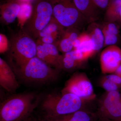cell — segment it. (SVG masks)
Returning a JSON list of instances; mask_svg holds the SVG:
<instances>
[{"label": "cell", "instance_id": "obj_24", "mask_svg": "<svg viewBox=\"0 0 121 121\" xmlns=\"http://www.w3.org/2000/svg\"><path fill=\"white\" fill-rule=\"evenodd\" d=\"M93 3L98 9L106 11L110 0H92Z\"/></svg>", "mask_w": 121, "mask_h": 121}, {"label": "cell", "instance_id": "obj_28", "mask_svg": "<svg viewBox=\"0 0 121 121\" xmlns=\"http://www.w3.org/2000/svg\"><path fill=\"white\" fill-rule=\"evenodd\" d=\"M24 121H40V120L39 121H37L36 119L29 117Z\"/></svg>", "mask_w": 121, "mask_h": 121}, {"label": "cell", "instance_id": "obj_20", "mask_svg": "<svg viewBox=\"0 0 121 121\" xmlns=\"http://www.w3.org/2000/svg\"><path fill=\"white\" fill-rule=\"evenodd\" d=\"M121 10V0H110L105 11V22H118Z\"/></svg>", "mask_w": 121, "mask_h": 121}, {"label": "cell", "instance_id": "obj_17", "mask_svg": "<svg viewBox=\"0 0 121 121\" xmlns=\"http://www.w3.org/2000/svg\"><path fill=\"white\" fill-rule=\"evenodd\" d=\"M76 7L85 17L87 23L95 22L98 18V9L92 0H73Z\"/></svg>", "mask_w": 121, "mask_h": 121}, {"label": "cell", "instance_id": "obj_19", "mask_svg": "<svg viewBox=\"0 0 121 121\" xmlns=\"http://www.w3.org/2000/svg\"><path fill=\"white\" fill-rule=\"evenodd\" d=\"M86 32L94 43L96 54L104 47V37L101 26L95 22L91 23L87 28Z\"/></svg>", "mask_w": 121, "mask_h": 121}, {"label": "cell", "instance_id": "obj_21", "mask_svg": "<svg viewBox=\"0 0 121 121\" xmlns=\"http://www.w3.org/2000/svg\"><path fill=\"white\" fill-rule=\"evenodd\" d=\"M99 86L104 89L106 92H110L119 90L121 89L118 86L106 78L105 76H102L99 80Z\"/></svg>", "mask_w": 121, "mask_h": 121}, {"label": "cell", "instance_id": "obj_7", "mask_svg": "<svg viewBox=\"0 0 121 121\" xmlns=\"http://www.w3.org/2000/svg\"><path fill=\"white\" fill-rule=\"evenodd\" d=\"M61 93H72L91 101L95 97L92 83L83 72L74 73L66 82Z\"/></svg>", "mask_w": 121, "mask_h": 121}, {"label": "cell", "instance_id": "obj_2", "mask_svg": "<svg viewBox=\"0 0 121 121\" xmlns=\"http://www.w3.org/2000/svg\"><path fill=\"white\" fill-rule=\"evenodd\" d=\"M89 101L72 93H50L43 99L41 108L44 117H56L90 109L85 107L86 103Z\"/></svg>", "mask_w": 121, "mask_h": 121}, {"label": "cell", "instance_id": "obj_26", "mask_svg": "<svg viewBox=\"0 0 121 121\" xmlns=\"http://www.w3.org/2000/svg\"><path fill=\"white\" fill-rule=\"evenodd\" d=\"M114 73L117 74L121 77V64L117 68V70Z\"/></svg>", "mask_w": 121, "mask_h": 121}, {"label": "cell", "instance_id": "obj_6", "mask_svg": "<svg viewBox=\"0 0 121 121\" xmlns=\"http://www.w3.org/2000/svg\"><path fill=\"white\" fill-rule=\"evenodd\" d=\"M52 5L53 16L65 28H74L80 30L87 23L73 0H49Z\"/></svg>", "mask_w": 121, "mask_h": 121}, {"label": "cell", "instance_id": "obj_12", "mask_svg": "<svg viewBox=\"0 0 121 121\" xmlns=\"http://www.w3.org/2000/svg\"><path fill=\"white\" fill-rule=\"evenodd\" d=\"M0 85L9 93H13L19 87L16 76L7 63L0 58Z\"/></svg>", "mask_w": 121, "mask_h": 121}, {"label": "cell", "instance_id": "obj_23", "mask_svg": "<svg viewBox=\"0 0 121 121\" xmlns=\"http://www.w3.org/2000/svg\"><path fill=\"white\" fill-rule=\"evenodd\" d=\"M101 26L102 28L104 29L108 32L114 35H119V26L115 22H105Z\"/></svg>", "mask_w": 121, "mask_h": 121}, {"label": "cell", "instance_id": "obj_8", "mask_svg": "<svg viewBox=\"0 0 121 121\" xmlns=\"http://www.w3.org/2000/svg\"><path fill=\"white\" fill-rule=\"evenodd\" d=\"M121 64V49L118 46H107L102 52L100 64L102 73H113Z\"/></svg>", "mask_w": 121, "mask_h": 121}, {"label": "cell", "instance_id": "obj_25", "mask_svg": "<svg viewBox=\"0 0 121 121\" xmlns=\"http://www.w3.org/2000/svg\"><path fill=\"white\" fill-rule=\"evenodd\" d=\"M106 78L121 88V77L117 74H110L106 75Z\"/></svg>", "mask_w": 121, "mask_h": 121}, {"label": "cell", "instance_id": "obj_15", "mask_svg": "<svg viewBox=\"0 0 121 121\" xmlns=\"http://www.w3.org/2000/svg\"><path fill=\"white\" fill-rule=\"evenodd\" d=\"M73 50L80 52L85 60L96 54L93 41L86 32L80 33L73 44Z\"/></svg>", "mask_w": 121, "mask_h": 121}, {"label": "cell", "instance_id": "obj_9", "mask_svg": "<svg viewBox=\"0 0 121 121\" xmlns=\"http://www.w3.org/2000/svg\"><path fill=\"white\" fill-rule=\"evenodd\" d=\"M36 43V56L51 67L60 70L59 61L60 55L59 54L56 46L53 44L43 43L37 40Z\"/></svg>", "mask_w": 121, "mask_h": 121}, {"label": "cell", "instance_id": "obj_5", "mask_svg": "<svg viewBox=\"0 0 121 121\" xmlns=\"http://www.w3.org/2000/svg\"><path fill=\"white\" fill-rule=\"evenodd\" d=\"M52 16L53 9L49 0H36L30 17L22 29L33 39H37Z\"/></svg>", "mask_w": 121, "mask_h": 121}, {"label": "cell", "instance_id": "obj_10", "mask_svg": "<svg viewBox=\"0 0 121 121\" xmlns=\"http://www.w3.org/2000/svg\"><path fill=\"white\" fill-rule=\"evenodd\" d=\"M65 28L53 16L49 23L40 33L37 41L56 45L64 32Z\"/></svg>", "mask_w": 121, "mask_h": 121}, {"label": "cell", "instance_id": "obj_4", "mask_svg": "<svg viewBox=\"0 0 121 121\" xmlns=\"http://www.w3.org/2000/svg\"><path fill=\"white\" fill-rule=\"evenodd\" d=\"M8 51L13 68L18 67L36 56L37 44L21 29L10 38Z\"/></svg>", "mask_w": 121, "mask_h": 121}, {"label": "cell", "instance_id": "obj_22", "mask_svg": "<svg viewBox=\"0 0 121 121\" xmlns=\"http://www.w3.org/2000/svg\"><path fill=\"white\" fill-rule=\"evenodd\" d=\"M101 28L104 37V47L115 45L118 40V35L108 32L104 29Z\"/></svg>", "mask_w": 121, "mask_h": 121}, {"label": "cell", "instance_id": "obj_30", "mask_svg": "<svg viewBox=\"0 0 121 121\" xmlns=\"http://www.w3.org/2000/svg\"><path fill=\"white\" fill-rule=\"evenodd\" d=\"M19 0L20 1H22V2H26V0Z\"/></svg>", "mask_w": 121, "mask_h": 121}, {"label": "cell", "instance_id": "obj_13", "mask_svg": "<svg viewBox=\"0 0 121 121\" xmlns=\"http://www.w3.org/2000/svg\"><path fill=\"white\" fill-rule=\"evenodd\" d=\"M98 118L96 111L90 109L78 111L69 114L57 117H43L40 121H96Z\"/></svg>", "mask_w": 121, "mask_h": 121}, {"label": "cell", "instance_id": "obj_18", "mask_svg": "<svg viewBox=\"0 0 121 121\" xmlns=\"http://www.w3.org/2000/svg\"><path fill=\"white\" fill-rule=\"evenodd\" d=\"M99 118L121 121V90L114 91L112 103L109 108Z\"/></svg>", "mask_w": 121, "mask_h": 121}, {"label": "cell", "instance_id": "obj_1", "mask_svg": "<svg viewBox=\"0 0 121 121\" xmlns=\"http://www.w3.org/2000/svg\"><path fill=\"white\" fill-rule=\"evenodd\" d=\"M39 97L35 93L17 94L5 99L0 105V121H24L36 108Z\"/></svg>", "mask_w": 121, "mask_h": 121}, {"label": "cell", "instance_id": "obj_29", "mask_svg": "<svg viewBox=\"0 0 121 121\" xmlns=\"http://www.w3.org/2000/svg\"><path fill=\"white\" fill-rule=\"evenodd\" d=\"M118 22L121 23V12H120V14H119V19Z\"/></svg>", "mask_w": 121, "mask_h": 121}, {"label": "cell", "instance_id": "obj_27", "mask_svg": "<svg viewBox=\"0 0 121 121\" xmlns=\"http://www.w3.org/2000/svg\"><path fill=\"white\" fill-rule=\"evenodd\" d=\"M96 121H114L112 120L107 119V118H98Z\"/></svg>", "mask_w": 121, "mask_h": 121}, {"label": "cell", "instance_id": "obj_3", "mask_svg": "<svg viewBox=\"0 0 121 121\" xmlns=\"http://www.w3.org/2000/svg\"><path fill=\"white\" fill-rule=\"evenodd\" d=\"M13 68L20 78L28 83L52 82L58 79L60 71L52 68L36 56L23 65Z\"/></svg>", "mask_w": 121, "mask_h": 121}, {"label": "cell", "instance_id": "obj_14", "mask_svg": "<svg viewBox=\"0 0 121 121\" xmlns=\"http://www.w3.org/2000/svg\"><path fill=\"white\" fill-rule=\"evenodd\" d=\"M22 2L19 0H8L1 4V21L4 24L13 23L18 16Z\"/></svg>", "mask_w": 121, "mask_h": 121}, {"label": "cell", "instance_id": "obj_16", "mask_svg": "<svg viewBox=\"0 0 121 121\" xmlns=\"http://www.w3.org/2000/svg\"><path fill=\"white\" fill-rule=\"evenodd\" d=\"M80 30L74 28H65L56 46L60 51L64 54L73 50L74 41L80 35Z\"/></svg>", "mask_w": 121, "mask_h": 121}, {"label": "cell", "instance_id": "obj_11", "mask_svg": "<svg viewBox=\"0 0 121 121\" xmlns=\"http://www.w3.org/2000/svg\"><path fill=\"white\" fill-rule=\"evenodd\" d=\"M84 60L82 54L76 50L60 55L59 61V69L66 71H72L83 67Z\"/></svg>", "mask_w": 121, "mask_h": 121}]
</instances>
